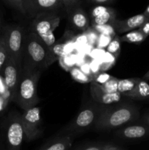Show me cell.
I'll return each instance as SVG.
<instances>
[{"label": "cell", "mask_w": 149, "mask_h": 150, "mask_svg": "<svg viewBox=\"0 0 149 150\" xmlns=\"http://www.w3.org/2000/svg\"><path fill=\"white\" fill-rule=\"evenodd\" d=\"M112 38H113V37L99 34L97 42H96V45H97V48H105V47H108V45H109L110 42H111Z\"/></svg>", "instance_id": "4316f807"}, {"label": "cell", "mask_w": 149, "mask_h": 150, "mask_svg": "<svg viewBox=\"0 0 149 150\" xmlns=\"http://www.w3.org/2000/svg\"><path fill=\"white\" fill-rule=\"evenodd\" d=\"M139 30L145 35V36L148 37L149 35V20L147 21L146 22H145L140 28H139Z\"/></svg>", "instance_id": "1f68e13d"}, {"label": "cell", "mask_w": 149, "mask_h": 150, "mask_svg": "<svg viewBox=\"0 0 149 150\" xmlns=\"http://www.w3.org/2000/svg\"><path fill=\"white\" fill-rule=\"evenodd\" d=\"M124 96L134 100L149 101V83L143 79H140L134 89Z\"/></svg>", "instance_id": "e0dca14e"}, {"label": "cell", "mask_w": 149, "mask_h": 150, "mask_svg": "<svg viewBox=\"0 0 149 150\" xmlns=\"http://www.w3.org/2000/svg\"><path fill=\"white\" fill-rule=\"evenodd\" d=\"M68 18L74 29L80 31L87 30L90 24V18L80 4L67 10Z\"/></svg>", "instance_id": "9a60e30c"}, {"label": "cell", "mask_w": 149, "mask_h": 150, "mask_svg": "<svg viewBox=\"0 0 149 150\" xmlns=\"http://www.w3.org/2000/svg\"><path fill=\"white\" fill-rule=\"evenodd\" d=\"M61 6H64L61 0H35L28 9L26 15L34 18L39 13L57 12Z\"/></svg>", "instance_id": "5bb4252c"}, {"label": "cell", "mask_w": 149, "mask_h": 150, "mask_svg": "<svg viewBox=\"0 0 149 150\" xmlns=\"http://www.w3.org/2000/svg\"><path fill=\"white\" fill-rule=\"evenodd\" d=\"M61 1H62L63 5L64 6V7H65L67 11L72 7L80 4L81 0H61Z\"/></svg>", "instance_id": "4dcf8cb0"}, {"label": "cell", "mask_w": 149, "mask_h": 150, "mask_svg": "<svg viewBox=\"0 0 149 150\" xmlns=\"http://www.w3.org/2000/svg\"><path fill=\"white\" fill-rule=\"evenodd\" d=\"M91 95L95 103L103 105H110L119 102L122 95L119 92L110 93L102 88L100 84L92 81L91 84Z\"/></svg>", "instance_id": "7c38bea8"}, {"label": "cell", "mask_w": 149, "mask_h": 150, "mask_svg": "<svg viewBox=\"0 0 149 150\" xmlns=\"http://www.w3.org/2000/svg\"><path fill=\"white\" fill-rule=\"evenodd\" d=\"M59 62L61 67L66 70H70L72 67H74V64H75L74 59L70 54H66L60 57Z\"/></svg>", "instance_id": "d4e9b609"}, {"label": "cell", "mask_w": 149, "mask_h": 150, "mask_svg": "<svg viewBox=\"0 0 149 150\" xmlns=\"http://www.w3.org/2000/svg\"><path fill=\"white\" fill-rule=\"evenodd\" d=\"M25 139L21 115L17 112L10 113L5 122L0 148L1 150H20Z\"/></svg>", "instance_id": "277c9868"}, {"label": "cell", "mask_w": 149, "mask_h": 150, "mask_svg": "<svg viewBox=\"0 0 149 150\" xmlns=\"http://www.w3.org/2000/svg\"><path fill=\"white\" fill-rule=\"evenodd\" d=\"M121 40L120 38L118 36H115L112 40H111V42H110L109 45L107 47V50H108V53L112 55H113L114 57L118 55L121 51Z\"/></svg>", "instance_id": "7402d4cb"}, {"label": "cell", "mask_w": 149, "mask_h": 150, "mask_svg": "<svg viewBox=\"0 0 149 150\" xmlns=\"http://www.w3.org/2000/svg\"><path fill=\"white\" fill-rule=\"evenodd\" d=\"M50 65V48L36 34L29 31L25 40L22 70L42 72Z\"/></svg>", "instance_id": "7a4b0ae2"}, {"label": "cell", "mask_w": 149, "mask_h": 150, "mask_svg": "<svg viewBox=\"0 0 149 150\" xmlns=\"http://www.w3.org/2000/svg\"><path fill=\"white\" fill-rule=\"evenodd\" d=\"M8 50L9 57L22 66L26 34L24 28L18 24H7L1 30Z\"/></svg>", "instance_id": "52a82bcc"}, {"label": "cell", "mask_w": 149, "mask_h": 150, "mask_svg": "<svg viewBox=\"0 0 149 150\" xmlns=\"http://www.w3.org/2000/svg\"><path fill=\"white\" fill-rule=\"evenodd\" d=\"M22 72V66L18 64L17 62L9 57L4 68L1 76L6 88L8 92L10 100L15 101L18 86L20 81Z\"/></svg>", "instance_id": "9c48e42d"}, {"label": "cell", "mask_w": 149, "mask_h": 150, "mask_svg": "<svg viewBox=\"0 0 149 150\" xmlns=\"http://www.w3.org/2000/svg\"><path fill=\"white\" fill-rule=\"evenodd\" d=\"M149 20V18L144 13L131 16L124 20H116L114 21L112 26L115 32L118 34H123L125 32H131L137 28H140L145 22Z\"/></svg>", "instance_id": "4fadbf2b"}, {"label": "cell", "mask_w": 149, "mask_h": 150, "mask_svg": "<svg viewBox=\"0 0 149 150\" xmlns=\"http://www.w3.org/2000/svg\"><path fill=\"white\" fill-rule=\"evenodd\" d=\"M90 18L92 26L112 25L116 20V12L112 7L97 5L91 10Z\"/></svg>", "instance_id": "8fae6325"}, {"label": "cell", "mask_w": 149, "mask_h": 150, "mask_svg": "<svg viewBox=\"0 0 149 150\" xmlns=\"http://www.w3.org/2000/svg\"><path fill=\"white\" fill-rule=\"evenodd\" d=\"M119 79L116 78L111 77L108 81L104 84L101 85L102 89L106 92L110 93H113V92H118V83Z\"/></svg>", "instance_id": "603a6c76"}, {"label": "cell", "mask_w": 149, "mask_h": 150, "mask_svg": "<svg viewBox=\"0 0 149 150\" xmlns=\"http://www.w3.org/2000/svg\"><path fill=\"white\" fill-rule=\"evenodd\" d=\"M3 25H2V13H1V10H0V34H1V30H2L3 28Z\"/></svg>", "instance_id": "8d00e7d4"}, {"label": "cell", "mask_w": 149, "mask_h": 150, "mask_svg": "<svg viewBox=\"0 0 149 150\" xmlns=\"http://www.w3.org/2000/svg\"><path fill=\"white\" fill-rule=\"evenodd\" d=\"M3 1L9 7L20 12L21 14L26 15V12H25L24 8H23L22 0H3Z\"/></svg>", "instance_id": "484cf974"}, {"label": "cell", "mask_w": 149, "mask_h": 150, "mask_svg": "<svg viewBox=\"0 0 149 150\" xmlns=\"http://www.w3.org/2000/svg\"><path fill=\"white\" fill-rule=\"evenodd\" d=\"M21 122L25 133V139L28 142L35 140L42 132L40 108L34 106L24 111L21 115Z\"/></svg>", "instance_id": "ba28073f"}, {"label": "cell", "mask_w": 149, "mask_h": 150, "mask_svg": "<svg viewBox=\"0 0 149 150\" xmlns=\"http://www.w3.org/2000/svg\"><path fill=\"white\" fill-rule=\"evenodd\" d=\"M70 73L72 79L77 82H79V83H89V82H92L94 81L95 79V77L87 76L86 73H83L78 67H72L70 70Z\"/></svg>", "instance_id": "ffe728a7"}, {"label": "cell", "mask_w": 149, "mask_h": 150, "mask_svg": "<svg viewBox=\"0 0 149 150\" xmlns=\"http://www.w3.org/2000/svg\"><path fill=\"white\" fill-rule=\"evenodd\" d=\"M87 32V37H88V40L92 44H96L98 40V38H99V34L93 29V27L90 28L89 26L87 30H86Z\"/></svg>", "instance_id": "f1b7e54d"}, {"label": "cell", "mask_w": 149, "mask_h": 150, "mask_svg": "<svg viewBox=\"0 0 149 150\" xmlns=\"http://www.w3.org/2000/svg\"><path fill=\"white\" fill-rule=\"evenodd\" d=\"M140 119L138 108L132 103L105 105L94 125L96 130H112L137 122Z\"/></svg>", "instance_id": "6da1fadb"}, {"label": "cell", "mask_w": 149, "mask_h": 150, "mask_svg": "<svg viewBox=\"0 0 149 150\" xmlns=\"http://www.w3.org/2000/svg\"><path fill=\"white\" fill-rule=\"evenodd\" d=\"M73 143V136L64 135L50 141L39 150H70Z\"/></svg>", "instance_id": "2e32d148"}, {"label": "cell", "mask_w": 149, "mask_h": 150, "mask_svg": "<svg viewBox=\"0 0 149 150\" xmlns=\"http://www.w3.org/2000/svg\"><path fill=\"white\" fill-rule=\"evenodd\" d=\"M105 144H92L78 146L70 150H104Z\"/></svg>", "instance_id": "83f0119b"}, {"label": "cell", "mask_w": 149, "mask_h": 150, "mask_svg": "<svg viewBox=\"0 0 149 150\" xmlns=\"http://www.w3.org/2000/svg\"><path fill=\"white\" fill-rule=\"evenodd\" d=\"M92 27H93L99 34L109 35V36L113 37V38L115 36H116V35H115V30H114L112 25L110 24L101 25V26H92Z\"/></svg>", "instance_id": "cb8c5ba5"}, {"label": "cell", "mask_w": 149, "mask_h": 150, "mask_svg": "<svg viewBox=\"0 0 149 150\" xmlns=\"http://www.w3.org/2000/svg\"><path fill=\"white\" fill-rule=\"evenodd\" d=\"M143 80H145V81L149 80V70L145 73V76H143Z\"/></svg>", "instance_id": "74e56055"}, {"label": "cell", "mask_w": 149, "mask_h": 150, "mask_svg": "<svg viewBox=\"0 0 149 150\" xmlns=\"http://www.w3.org/2000/svg\"><path fill=\"white\" fill-rule=\"evenodd\" d=\"M9 58V53L4 41L2 32L0 34V74L2 73L3 68Z\"/></svg>", "instance_id": "44dd1931"}, {"label": "cell", "mask_w": 149, "mask_h": 150, "mask_svg": "<svg viewBox=\"0 0 149 150\" xmlns=\"http://www.w3.org/2000/svg\"><path fill=\"white\" fill-rule=\"evenodd\" d=\"M141 122L149 127V111H147L143 114Z\"/></svg>", "instance_id": "d590c367"}, {"label": "cell", "mask_w": 149, "mask_h": 150, "mask_svg": "<svg viewBox=\"0 0 149 150\" xmlns=\"http://www.w3.org/2000/svg\"><path fill=\"white\" fill-rule=\"evenodd\" d=\"M104 150H124L122 148L117 146L115 145L111 144H105V149Z\"/></svg>", "instance_id": "e575fe53"}, {"label": "cell", "mask_w": 149, "mask_h": 150, "mask_svg": "<svg viewBox=\"0 0 149 150\" xmlns=\"http://www.w3.org/2000/svg\"><path fill=\"white\" fill-rule=\"evenodd\" d=\"M147 37L145 36L139 29L137 30H133L129 32L126 35H123L120 38L121 42H127L129 43L140 44L143 42Z\"/></svg>", "instance_id": "d6986e66"}, {"label": "cell", "mask_w": 149, "mask_h": 150, "mask_svg": "<svg viewBox=\"0 0 149 150\" xmlns=\"http://www.w3.org/2000/svg\"><path fill=\"white\" fill-rule=\"evenodd\" d=\"M105 105L96 103H90L86 105L77 116L67 125L61 133L64 135L74 136L81 132L94 127L99 114Z\"/></svg>", "instance_id": "8992f818"}, {"label": "cell", "mask_w": 149, "mask_h": 150, "mask_svg": "<svg viewBox=\"0 0 149 150\" xmlns=\"http://www.w3.org/2000/svg\"><path fill=\"white\" fill-rule=\"evenodd\" d=\"M59 23L60 16L57 12L39 13L33 18L30 31L36 34L50 48L56 42L53 32Z\"/></svg>", "instance_id": "5b68a950"}, {"label": "cell", "mask_w": 149, "mask_h": 150, "mask_svg": "<svg viewBox=\"0 0 149 150\" xmlns=\"http://www.w3.org/2000/svg\"><path fill=\"white\" fill-rule=\"evenodd\" d=\"M35 0H22V3H23V8H24L25 12L26 13V11L28 10V9L30 7V6L32 5V3Z\"/></svg>", "instance_id": "836d02e7"}, {"label": "cell", "mask_w": 149, "mask_h": 150, "mask_svg": "<svg viewBox=\"0 0 149 150\" xmlns=\"http://www.w3.org/2000/svg\"><path fill=\"white\" fill-rule=\"evenodd\" d=\"M115 0H88L90 3L97 4V5H105V4H111Z\"/></svg>", "instance_id": "d6a6232c"}, {"label": "cell", "mask_w": 149, "mask_h": 150, "mask_svg": "<svg viewBox=\"0 0 149 150\" xmlns=\"http://www.w3.org/2000/svg\"><path fill=\"white\" fill-rule=\"evenodd\" d=\"M115 135L124 140H139L149 136V127L143 122H134L117 129Z\"/></svg>", "instance_id": "30bf717a"}, {"label": "cell", "mask_w": 149, "mask_h": 150, "mask_svg": "<svg viewBox=\"0 0 149 150\" xmlns=\"http://www.w3.org/2000/svg\"><path fill=\"white\" fill-rule=\"evenodd\" d=\"M143 13H144L146 16H148V17L149 18V5L148 6L147 8L145 9V12Z\"/></svg>", "instance_id": "f35d334b"}, {"label": "cell", "mask_w": 149, "mask_h": 150, "mask_svg": "<svg viewBox=\"0 0 149 150\" xmlns=\"http://www.w3.org/2000/svg\"><path fill=\"white\" fill-rule=\"evenodd\" d=\"M111 77H112V76H111L110 75L107 74V73H101V74H99V75H97V76H96V77H95L94 81H95L96 83H99V84L102 85V84H104V83H106V82L108 81L109 80Z\"/></svg>", "instance_id": "f546056e"}, {"label": "cell", "mask_w": 149, "mask_h": 150, "mask_svg": "<svg viewBox=\"0 0 149 150\" xmlns=\"http://www.w3.org/2000/svg\"><path fill=\"white\" fill-rule=\"evenodd\" d=\"M140 79L139 78H132V79H126L118 80V92L121 95L131 92L135 88Z\"/></svg>", "instance_id": "ac0fdd59"}, {"label": "cell", "mask_w": 149, "mask_h": 150, "mask_svg": "<svg viewBox=\"0 0 149 150\" xmlns=\"http://www.w3.org/2000/svg\"><path fill=\"white\" fill-rule=\"evenodd\" d=\"M41 71L22 70L14 102L23 111L36 106L39 102L37 94Z\"/></svg>", "instance_id": "3957f363"}]
</instances>
